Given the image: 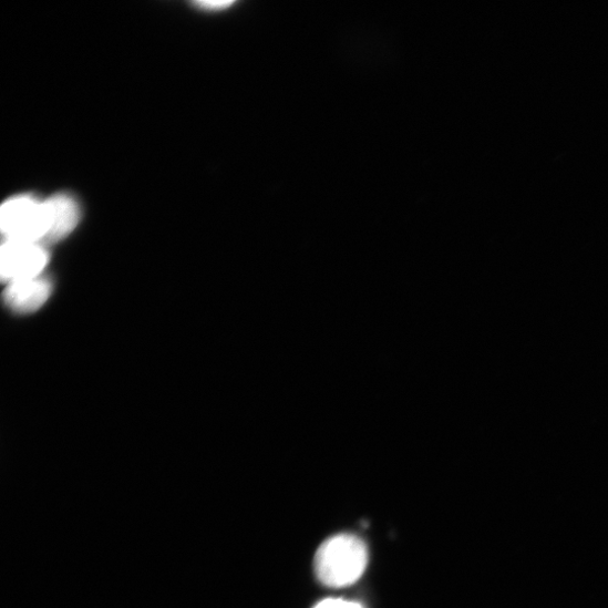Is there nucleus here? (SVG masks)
Segmentation results:
<instances>
[{
	"label": "nucleus",
	"mask_w": 608,
	"mask_h": 608,
	"mask_svg": "<svg viewBox=\"0 0 608 608\" xmlns=\"http://www.w3.org/2000/svg\"><path fill=\"white\" fill-rule=\"evenodd\" d=\"M315 608H363V606L355 601L328 598L320 601Z\"/></svg>",
	"instance_id": "obj_6"
},
{
	"label": "nucleus",
	"mask_w": 608,
	"mask_h": 608,
	"mask_svg": "<svg viewBox=\"0 0 608 608\" xmlns=\"http://www.w3.org/2000/svg\"><path fill=\"white\" fill-rule=\"evenodd\" d=\"M7 239L45 243L48 220L44 200L23 195L9 199L0 213Z\"/></svg>",
	"instance_id": "obj_2"
},
{
	"label": "nucleus",
	"mask_w": 608,
	"mask_h": 608,
	"mask_svg": "<svg viewBox=\"0 0 608 608\" xmlns=\"http://www.w3.org/2000/svg\"><path fill=\"white\" fill-rule=\"evenodd\" d=\"M48 220L45 241H59L71 235L81 220V209L75 198L56 194L44 200Z\"/></svg>",
	"instance_id": "obj_4"
},
{
	"label": "nucleus",
	"mask_w": 608,
	"mask_h": 608,
	"mask_svg": "<svg viewBox=\"0 0 608 608\" xmlns=\"http://www.w3.org/2000/svg\"><path fill=\"white\" fill-rule=\"evenodd\" d=\"M51 293V281L47 277L40 276L8 284L4 301L17 313H32L48 301Z\"/></svg>",
	"instance_id": "obj_5"
},
{
	"label": "nucleus",
	"mask_w": 608,
	"mask_h": 608,
	"mask_svg": "<svg viewBox=\"0 0 608 608\" xmlns=\"http://www.w3.org/2000/svg\"><path fill=\"white\" fill-rule=\"evenodd\" d=\"M49 253L43 243L7 239L2 246V278L6 282L43 276Z\"/></svg>",
	"instance_id": "obj_3"
},
{
	"label": "nucleus",
	"mask_w": 608,
	"mask_h": 608,
	"mask_svg": "<svg viewBox=\"0 0 608 608\" xmlns=\"http://www.w3.org/2000/svg\"><path fill=\"white\" fill-rule=\"evenodd\" d=\"M367 565V546L360 537L351 534H340L324 540L315 559L318 579L333 588L354 584Z\"/></svg>",
	"instance_id": "obj_1"
},
{
	"label": "nucleus",
	"mask_w": 608,
	"mask_h": 608,
	"mask_svg": "<svg viewBox=\"0 0 608 608\" xmlns=\"http://www.w3.org/2000/svg\"><path fill=\"white\" fill-rule=\"evenodd\" d=\"M233 2H199L196 6L203 10L216 11L231 7Z\"/></svg>",
	"instance_id": "obj_7"
}]
</instances>
